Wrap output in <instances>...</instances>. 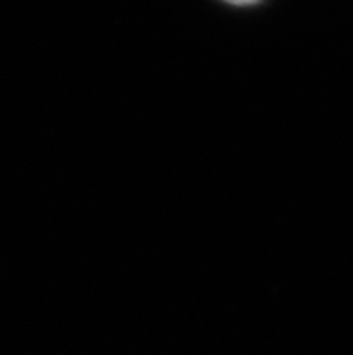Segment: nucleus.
<instances>
[{
	"instance_id": "nucleus-1",
	"label": "nucleus",
	"mask_w": 353,
	"mask_h": 355,
	"mask_svg": "<svg viewBox=\"0 0 353 355\" xmlns=\"http://www.w3.org/2000/svg\"><path fill=\"white\" fill-rule=\"evenodd\" d=\"M224 2H227L231 6H238V8H247V6L258 4L259 0H224Z\"/></svg>"
}]
</instances>
